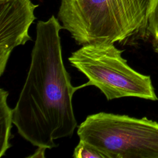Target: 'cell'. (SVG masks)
Listing matches in <instances>:
<instances>
[{
    "instance_id": "9c48e42d",
    "label": "cell",
    "mask_w": 158,
    "mask_h": 158,
    "mask_svg": "<svg viewBox=\"0 0 158 158\" xmlns=\"http://www.w3.org/2000/svg\"><path fill=\"white\" fill-rule=\"evenodd\" d=\"M46 148L44 147H38L36 151L31 156H28V157H44V153Z\"/></svg>"
},
{
    "instance_id": "52a82bcc",
    "label": "cell",
    "mask_w": 158,
    "mask_h": 158,
    "mask_svg": "<svg viewBox=\"0 0 158 158\" xmlns=\"http://www.w3.org/2000/svg\"><path fill=\"white\" fill-rule=\"evenodd\" d=\"M73 157L75 158H107L103 152L82 140H80L75 148Z\"/></svg>"
},
{
    "instance_id": "3957f363",
    "label": "cell",
    "mask_w": 158,
    "mask_h": 158,
    "mask_svg": "<svg viewBox=\"0 0 158 158\" xmlns=\"http://www.w3.org/2000/svg\"><path fill=\"white\" fill-rule=\"evenodd\" d=\"M123 51L112 43H94L72 52L70 65L88 79L80 88L94 86L108 101L123 97L157 100L151 77L132 69L122 57Z\"/></svg>"
},
{
    "instance_id": "8992f818",
    "label": "cell",
    "mask_w": 158,
    "mask_h": 158,
    "mask_svg": "<svg viewBox=\"0 0 158 158\" xmlns=\"http://www.w3.org/2000/svg\"><path fill=\"white\" fill-rule=\"evenodd\" d=\"M9 93L3 88L0 89V157L6 154L11 147V128L13 123V109L7 102Z\"/></svg>"
},
{
    "instance_id": "ba28073f",
    "label": "cell",
    "mask_w": 158,
    "mask_h": 158,
    "mask_svg": "<svg viewBox=\"0 0 158 158\" xmlns=\"http://www.w3.org/2000/svg\"><path fill=\"white\" fill-rule=\"evenodd\" d=\"M148 34L158 40V0H151L148 15Z\"/></svg>"
},
{
    "instance_id": "30bf717a",
    "label": "cell",
    "mask_w": 158,
    "mask_h": 158,
    "mask_svg": "<svg viewBox=\"0 0 158 158\" xmlns=\"http://www.w3.org/2000/svg\"><path fill=\"white\" fill-rule=\"evenodd\" d=\"M152 46L154 51L158 53V40L152 39Z\"/></svg>"
},
{
    "instance_id": "277c9868",
    "label": "cell",
    "mask_w": 158,
    "mask_h": 158,
    "mask_svg": "<svg viewBox=\"0 0 158 158\" xmlns=\"http://www.w3.org/2000/svg\"><path fill=\"white\" fill-rule=\"evenodd\" d=\"M77 135L107 158H158V123L147 117L101 112L87 116Z\"/></svg>"
},
{
    "instance_id": "5b68a950",
    "label": "cell",
    "mask_w": 158,
    "mask_h": 158,
    "mask_svg": "<svg viewBox=\"0 0 158 158\" xmlns=\"http://www.w3.org/2000/svg\"><path fill=\"white\" fill-rule=\"evenodd\" d=\"M38 7L31 0H0V75L13 49L31 40L28 30Z\"/></svg>"
},
{
    "instance_id": "7a4b0ae2",
    "label": "cell",
    "mask_w": 158,
    "mask_h": 158,
    "mask_svg": "<svg viewBox=\"0 0 158 158\" xmlns=\"http://www.w3.org/2000/svg\"><path fill=\"white\" fill-rule=\"evenodd\" d=\"M151 0H61L57 19L80 46L148 34Z\"/></svg>"
},
{
    "instance_id": "6da1fadb",
    "label": "cell",
    "mask_w": 158,
    "mask_h": 158,
    "mask_svg": "<svg viewBox=\"0 0 158 158\" xmlns=\"http://www.w3.org/2000/svg\"><path fill=\"white\" fill-rule=\"evenodd\" d=\"M57 18L36 24V35L27 76L15 107L13 124L32 145L52 149L55 140L70 137L77 127L72 98L73 86L62 56Z\"/></svg>"
}]
</instances>
